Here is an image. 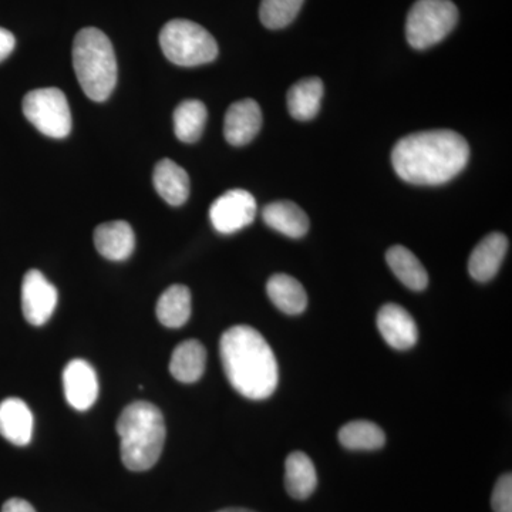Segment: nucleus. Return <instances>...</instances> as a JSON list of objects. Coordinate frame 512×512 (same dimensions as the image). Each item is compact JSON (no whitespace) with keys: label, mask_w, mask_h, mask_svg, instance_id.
Wrapping results in <instances>:
<instances>
[{"label":"nucleus","mask_w":512,"mask_h":512,"mask_svg":"<svg viewBox=\"0 0 512 512\" xmlns=\"http://www.w3.org/2000/svg\"><path fill=\"white\" fill-rule=\"evenodd\" d=\"M508 239L500 232H493L481 239L480 244L471 252L468 272L477 282H488L497 275L507 255Z\"/></svg>","instance_id":"ddd939ff"},{"label":"nucleus","mask_w":512,"mask_h":512,"mask_svg":"<svg viewBox=\"0 0 512 512\" xmlns=\"http://www.w3.org/2000/svg\"><path fill=\"white\" fill-rule=\"evenodd\" d=\"M323 83L318 77L299 80L288 92V109L293 119L312 120L318 116L322 104Z\"/></svg>","instance_id":"412c9836"},{"label":"nucleus","mask_w":512,"mask_h":512,"mask_svg":"<svg viewBox=\"0 0 512 512\" xmlns=\"http://www.w3.org/2000/svg\"><path fill=\"white\" fill-rule=\"evenodd\" d=\"M305 0H262L259 18L265 28L278 30L291 25Z\"/></svg>","instance_id":"a878e982"},{"label":"nucleus","mask_w":512,"mask_h":512,"mask_svg":"<svg viewBox=\"0 0 512 512\" xmlns=\"http://www.w3.org/2000/svg\"><path fill=\"white\" fill-rule=\"evenodd\" d=\"M2 512H36V510L28 501L22 500V498H12L3 504Z\"/></svg>","instance_id":"c85d7f7f"},{"label":"nucleus","mask_w":512,"mask_h":512,"mask_svg":"<svg viewBox=\"0 0 512 512\" xmlns=\"http://www.w3.org/2000/svg\"><path fill=\"white\" fill-rule=\"evenodd\" d=\"M339 441L349 450H379L386 443V436L372 421L355 420L340 429Z\"/></svg>","instance_id":"393cba45"},{"label":"nucleus","mask_w":512,"mask_h":512,"mask_svg":"<svg viewBox=\"0 0 512 512\" xmlns=\"http://www.w3.org/2000/svg\"><path fill=\"white\" fill-rule=\"evenodd\" d=\"M265 224L289 238H302L309 229V218L292 201H276L266 205L262 212Z\"/></svg>","instance_id":"f3484780"},{"label":"nucleus","mask_w":512,"mask_h":512,"mask_svg":"<svg viewBox=\"0 0 512 512\" xmlns=\"http://www.w3.org/2000/svg\"><path fill=\"white\" fill-rule=\"evenodd\" d=\"M262 126V111L255 100H239L225 114L224 134L231 146L251 143Z\"/></svg>","instance_id":"f8f14e48"},{"label":"nucleus","mask_w":512,"mask_h":512,"mask_svg":"<svg viewBox=\"0 0 512 512\" xmlns=\"http://www.w3.org/2000/svg\"><path fill=\"white\" fill-rule=\"evenodd\" d=\"M386 261L399 281L412 291H423L429 285L426 268L410 249L396 245L387 251Z\"/></svg>","instance_id":"4be33fe9"},{"label":"nucleus","mask_w":512,"mask_h":512,"mask_svg":"<svg viewBox=\"0 0 512 512\" xmlns=\"http://www.w3.org/2000/svg\"><path fill=\"white\" fill-rule=\"evenodd\" d=\"M285 485L286 491L295 500H306L315 491L318 485L315 466L302 451H295L286 458Z\"/></svg>","instance_id":"6ab92c4d"},{"label":"nucleus","mask_w":512,"mask_h":512,"mask_svg":"<svg viewBox=\"0 0 512 512\" xmlns=\"http://www.w3.org/2000/svg\"><path fill=\"white\" fill-rule=\"evenodd\" d=\"M16 39L9 30L0 28V62L8 59L10 53L15 50Z\"/></svg>","instance_id":"cd10ccee"},{"label":"nucleus","mask_w":512,"mask_h":512,"mask_svg":"<svg viewBox=\"0 0 512 512\" xmlns=\"http://www.w3.org/2000/svg\"><path fill=\"white\" fill-rule=\"evenodd\" d=\"M256 201L251 192L231 190L212 202L210 220L212 227L221 234L241 231L255 220Z\"/></svg>","instance_id":"6e6552de"},{"label":"nucleus","mask_w":512,"mask_h":512,"mask_svg":"<svg viewBox=\"0 0 512 512\" xmlns=\"http://www.w3.org/2000/svg\"><path fill=\"white\" fill-rule=\"evenodd\" d=\"M191 316V292L187 286L173 285L157 302V318L165 328L178 329Z\"/></svg>","instance_id":"5701e85b"},{"label":"nucleus","mask_w":512,"mask_h":512,"mask_svg":"<svg viewBox=\"0 0 512 512\" xmlns=\"http://www.w3.org/2000/svg\"><path fill=\"white\" fill-rule=\"evenodd\" d=\"M94 245L104 258L117 262L126 261L136 247V237L128 222L111 221L96 228Z\"/></svg>","instance_id":"4468645a"},{"label":"nucleus","mask_w":512,"mask_h":512,"mask_svg":"<svg viewBox=\"0 0 512 512\" xmlns=\"http://www.w3.org/2000/svg\"><path fill=\"white\" fill-rule=\"evenodd\" d=\"M73 66L83 92L93 101H106L117 84V60L109 37L86 28L74 37Z\"/></svg>","instance_id":"20e7f679"},{"label":"nucleus","mask_w":512,"mask_h":512,"mask_svg":"<svg viewBox=\"0 0 512 512\" xmlns=\"http://www.w3.org/2000/svg\"><path fill=\"white\" fill-rule=\"evenodd\" d=\"M377 328L387 345L397 350L413 348L419 338L413 316L396 303H387L377 313Z\"/></svg>","instance_id":"9b49d317"},{"label":"nucleus","mask_w":512,"mask_h":512,"mask_svg":"<svg viewBox=\"0 0 512 512\" xmlns=\"http://www.w3.org/2000/svg\"><path fill=\"white\" fill-rule=\"evenodd\" d=\"M160 46L165 57L177 66L194 67L214 62L217 40L198 23L187 19L170 20L161 29Z\"/></svg>","instance_id":"39448f33"},{"label":"nucleus","mask_w":512,"mask_h":512,"mask_svg":"<svg viewBox=\"0 0 512 512\" xmlns=\"http://www.w3.org/2000/svg\"><path fill=\"white\" fill-rule=\"evenodd\" d=\"M121 460L131 471H147L156 466L163 453L165 424L161 410L153 403H131L117 420Z\"/></svg>","instance_id":"7ed1b4c3"},{"label":"nucleus","mask_w":512,"mask_h":512,"mask_svg":"<svg viewBox=\"0 0 512 512\" xmlns=\"http://www.w3.org/2000/svg\"><path fill=\"white\" fill-rule=\"evenodd\" d=\"M491 507L494 512H512V476L511 473L504 474L498 478L495 484Z\"/></svg>","instance_id":"bb28decb"},{"label":"nucleus","mask_w":512,"mask_h":512,"mask_svg":"<svg viewBox=\"0 0 512 512\" xmlns=\"http://www.w3.org/2000/svg\"><path fill=\"white\" fill-rule=\"evenodd\" d=\"M207 365V350L198 340H185L174 349L171 356L170 372L181 383H195L200 380Z\"/></svg>","instance_id":"a211bd4d"},{"label":"nucleus","mask_w":512,"mask_h":512,"mask_svg":"<svg viewBox=\"0 0 512 512\" xmlns=\"http://www.w3.org/2000/svg\"><path fill=\"white\" fill-rule=\"evenodd\" d=\"M269 299L286 315H299L308 306V295L301 282L292 276L276 274L266 284Z\"/></svg>","instance_id":"aec40b11"},{"label":"nucleus","mask_w":512,"mask_h":512,"mask_svg":"<svg viewBox=\"0 0 512 512\" xmlns=\"http://www.w3.org/2000/svg\"><path fill=\"white\" fill-rule=\"evenodd\" d=\"M23 114L47 137L64 138L72 131V111L66 96L56 87L36 89L26 94Z\"/></svg>","instance_id":"0eeeda50"},{"label":"nucleus","mask_w":512,"mask_h":512,"mask_svg":"<svg viewBox=\"0 0 512 512\" xmlns=\"http://www.w3.org/2000/svg\"><path fill=\"white\" fill-rule=\"evenodd\" d=\"M470 147L456 131L431 130L410 134L397 141L392 151L394 171L416 185H440L466 168Z\"/></svg>","instance_id":"f257e3e1"},{"label":"nucleus","mask_w":512,"mask_h":512,"mask_svg":"<svg viewBox=\"0 0 512 512\" xmlns=\"http://www.w3.org/2000/svg\"><path fill=\"white\" fill-rule=\"evenodd\" d=\"M208 111L200 100H185L174 111V131L183 143H195L200 140Z\"/></svg>","instance_id":"b1692460"},{"label":"nucleus","mask_w":512,"mask_h":512,"mask_svg":"<svg viewBox=\"0 0 512 512\" xmlns=\"http://www.w3.org/2000/svg\"><path fill=\"white\" fill-rule=\"evenodd\" d=\"M153 183L164 201L173 207H180L190 195V177L183 167L170 158L158 161L154 168Z\"/></svg>","instance_id":"dca6fc26"},{"label":"nucleus","mask_w":512,"mask_h":512,"mask_svg":"<svg viewBox=\"0 0 512 512\" xmlns=\"http://www.w3.org/2000/svg\"><path fill=\"white\" fill-rule=\"evenodd\" d=\"M217 512H255L251 510H245V508H227V510H221Z\"/></svg>","instance_id":"c756f323"},{"label":"nucleus","mask_w":512,"mask_h":512,"mask_svg":"<svg viewBox=\"0 0 512 512\" xmlns=\"http://www.w3.org/2000/svg\"><path fill=\"white\" fill-rule=\"evenodd\" d=\"M63 389L67 403L79 412H86L99 396L96 370L86 360H72L63 370Z\"/></svg>","instance_id":"9d476101"},{"label":"nucleus","mask_w":512,"mask_h":512,"mask_svg":"<svg viewBox=\"0 0 512 512\" xmlns=\"http://www.w3.org/2000/svg\"><path fill=\"white\" fill-rule=\"evenodd\" d=\"M0 436L15 446H28L33 436V414L18 397L0 403Z\"/></svg>","instance_id":"2eb2a0df"},{"label":"nucleus","mask_w":512,"mask_h":512,"mask_svg":"<svg viewBox=\"0 0 512 512\" xmlns=\"http://www.w3.org/2000/svg\"><path fill=\"white\" fill-rule=\"evenodd\" d=\"M222 366L229 383L251 400L271 397L278 386V362L269 343L247 325L229 328L220 342Z\"/></svg>","instance_id":"f03ea898"},{"label":"nucleus","mask_w":512,"mask_h":512,"mask_svg":"<svg viewBox=\"0 0 512 512\" xmlns=\"http://www.w3.org/2000/svg\"><path fill=\"white\" fill-rule=\"evenodd\" d=\"M458 22V9L451 0H417L406 22L409 45L429 49L446 39Z\"/></svg>","instance_id":"423d86ee"},{"label":"nucleus","mask_w":512,"mask_h":512,"mask_svg":"<svg viewBox=\"0 0 512 512\" xmlns=\"http://www.w3.org/2000/svg\"><path fill=\"white\" fill-rule=\"evenodd\" d=\"M57 289L42 272L30 269L22 284V311L30 325L43 326L52 318L57 306Z\"/></svg>","instance_id":"1a4fd4ad"}]
</instances>
